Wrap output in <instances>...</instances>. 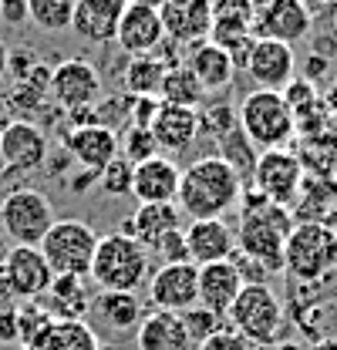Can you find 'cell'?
Wrapping results in <instances>:
<instances>
[{
  "mask_svg": "<svg viewBox=\"0 0 337 350\" xmlns=\"http://www.w3.org/2000/svg\"><path fill=\"white\" fill-rule=\"evenodd\" d=\"M162 41H166V27H162L159 10L142 7V3H128L122 21H118V31H115V44L128 57H138V54H152L155 47H162Z\"/></svg>",
  "mask_w": 337,
  "mask_h": 350,
  "instance_id": "obj_19",
  "label": "cell"
},
{
  "mask_svg": "<svg viewBox=\"0 0 337 350\" xmlns=\"http://www.w3.org/2000/svg\"><path fill=\"white\" fill-rule=\"evenodd\" d=\"M149 300L155 310L182 313L199 304V266L196 262H166L149 273Z\"/></svg>",
  "mask_w": 337,
  "mask_h": 350,
  "instance_id": "obj_13",
  "label": "cell"
},
{
  "mask_svg": "<svg viewBox=\"0 0 337 350\" xmlns=\"http://www.w3.org/2000/svg\"><path fill=\"white\" fill-rule=\"evenodd\" d=\"M196 350H256V347H253L243 334H236L233 327H223V330H216L212 337H206Z\"/></svg>",
  "mask_w": 337,
  "mask_h": 350,
  "instance_id": "obj_38",
  "label": "cell"
},
{
  "mask_svg": "<svg viewBox=\"0 0 337 350\" xmlns=\"http://www.w3.org/2000/svg\"><path fill=\"white\" fill-rule=\"evenodd\" d=\"M284 98H287V105L294 108L297 122L310 111V108H317V88L314 81H307V78H294V81H287V88L280 91Z\"/></svg>",
  "mask_w": 337,
  "mask_h": 350,
  "instance_id": "obj_36",
  "label": "cell"
},
{
  "mask_svg": "<svg viewBox=\"0 0 337 350\" xmlns=\"http://www.w3.org/2000/svg\"><path fill=\"white\" fill-rule=\"evenodd\" d=\"M186 246H189V260L196 266L233 260V253H236V229L226 219H192L186 226Z\"/></svg>",
  "mask_w": 337,
  "mask_h": 350,
  "instance_id": "obj_21",
  "label": "cell"
},
{
  "mask_svg": "<svg viewBox=\"0 0 337 350\" xmlns=\"http://www.w3.org/2000/svg\"><path fill=\"white\" fill-rule=\"evenodd\" d=\"M132 172H135V165L118 155L115 162H108V165L98 172V185H101L108 196H132Z\"/></svg>",
  "mask_w": 337,
  "mask_h": 350,
  "instance_id": "obj_35",
  "label": "cell"
},
{
  "mask_svg": "<svg viewBox=\"0 0 337 350\" xmlns=\"http://www.w3.org/2000/svg\"><path fill=\"white\" fill-rule=\"evenodd\" d=\"M186 68L196 75V81L203 85V91H223V88L233 81L236 68H233V57L226 47H219L216 41H196L189 44V57H186Z\"/></svg>",
  "mask_w": 337,
  "mask_h": 350,
  "instance_id": "obj_26",
  "label": "cell"
},
{
  "mask_svg": "<svg viewBox=\"0 0 337 350\" xmlns=\"http://www.w3.org/2000/svg\"><path fill=\"white\" fill-rule=\"evenodd\" d=\"M179 178L182 169L162 155H149L145 162H135V172H132V196L138 202H175L179 196Z\"/></svg>",
  "mask_w": 337,
  "mask_h": 350,
  "instance_id": "obj_20",
  "label": "cell"
},
{
  "mask_svg": "<svg viewBox=\"0 0 337 350\" xmlns=\"http://www.w3.org/2000/svg\"><path fill=\"white\" fill-rule=\"evenodd\" d=\"M128 0H75L71 31L88 44H112Z\"/></svg>",
  "mask_w": 337,
  "mask_h": 350,
  "instance_id": "obj_22",
  "label": "cell"
},
{
  "mask_svg": "<svg viewBox=\"0 0 337 350\" xmlns=\"http://www.w3.org/2000/svg\"><path fill=\"white\" fill-rule=\"evenodd\" d=\"M247 276L240 273V266L233 260H219L199 266V306H206L212 313L226 317L233 300L240 297Z\"/></svg>",
  "mask_w": 337,
  "mask_h": 350,
  "instance_id": "obj_23",
  "label": "cell"
},
{
  "mask_svg": "<svg viewBox=\"0 0 337 350\" xmlns=\"http://www.w3.org/2000/svg\"><path fill=\"white\" fill-rule=\"evenodd\" d=\"M128 3H142V7H155V10L162 7V0H128Z\"/></svg>",
  "mask_w": 337,
  "mask_h": 350,
  "instance_id": "obj_44",
  "label": "cell"
},
{
  "mask_svg": "<svg viewBox=\"0 0 337 350\" xmlns=\"http://www.w3.org/2000/svg\"><path fill=\"white\" fill-rule=\"evenodd\" d=\"M68 115L91 108L101 98V71L84 61V57H68L58 68H51V91H47Z\"/></svg>",
  "mask_w": 337,
  "mask_h": 350,
  "instance_id": "obj_12",
  "label": "cell"
},
{
  "mask_svg": "<svg viewBox=\"0 0 337 350\" xmlns=\"http://www.w3.org/2000/svg\"><path fill=\"white\" fill-rule=\"evenodd\" d=\"M0 162L7 172L27 175L47 162V135L27 118H14L0 135Z\"/></svg>",
  "mask_w": 337,
  "mask_h": 350,
  "instance_id": "obj_14",
  "label": "cell"
},
{
  "mask_svg": "<svg viewBox=\"0 0 337 350\" xmlns=\"http://www.w3.org/2000/svg\"><path fill=\"white\" fill-rule=\"evenodd\" d=\"M91 310L98 313V320L112 330H132L142 323V300L128 290H101L95 300H91Z\"/></svg>",
  "mask_w": 337,
  "mask_h": 350,
  "instance_id": "obj_28",
  "label": "cell"
},
{
  "mask_svg": "<svg viewBox=\"0 0 337 350\" xmlns=\"http://www.w3.org/2000/svg\"><path fill=\"white\" fill-rule=\"evenodd\" d=\"M54 283V269L47 266L38 246H10L0 262V286L17 300H41Z\"/></svg>",
  "mask_w": 337,
  "mask_h": 350,
  "instance_id": "obj_10",
  "label": "cell"
},
{
  "mask_svg": "<svg viewBox=\"0 0 337 350\" xmlns=\"http://www.w3.org/2000/svg\"><path fill=\"white\" fill-rule=\"evenodd\" d=\"M182 323H186V334H189L192 350H196L206 337H212L216 330L226 327V317H219V313H212V310L196 304V306H189V310H182Z\"/></svg>",
  "mask_w": 337,
  "mask_h": 350,
  "instance_id": "obj_33",
  "label": "cell"
},
{
  "mask_svg": "<svg viewBox=\"0 0 337 350\" xmlns=\"http://www.w3.org/2000/svg\"><path fill=\"white\" fill-rule=\"evenodd\" d=\"M297 222L290 209L260 199V206H247L236 226V256L243 262H256L266 273H284V246Z\"/></svg>",
  "mask_w": 337,
  "mask_h": 350,
  "instance_id": "obj_2",
  "label": "cell"
},
{
  "mask_svg": "<svg viewBox=\"0 0 337 350\" xmlns=\"http://www.w3.org/2000/svg\"><path fill=\"white\" fill-rule=\"evenodd\" d=\"M303 162L287 148H266L253 165V192L273 206L290 209L303 192Z\"/></svg>",
  "mask_w": 337,
  "mask_h": 350,
  "instance_id": "obj_9",
  "label": "cell"
},
{
  "mask_svg": "<svg viewBox=\"0 0 337 350\" xmlns=\"http://www.w3.org/2000/svg\"><path fill=\"white\" fill-rule=\"evenodd\" d=\"M27 350H101V340L88 320L51 317L41 330L27 337Z\"/></svg>",
  "mask_w": 337,
  "mask_h": 350,
  "instance_id": "obj_24",
  "label": "cell"
},
{
  "mask_svg": "<svg viewBox=\"0 0 337 350\" xmlns=\"http://www.w3.org/2000/svg\"><path fill=\"white\" fill-rule=\"evenodd\" d=\"M64 152L75 159L78 169L98 175L108 162L118 159V131L112 125H75L64 135Z\"/></svg>",
  "mask_w": 337,
  "mask_h": 350,
  "instance_id": "obj_16",
  "label": "cell"
},
{
  "mask_svg": "<svg viewBox=\"0 0 337 350\" xmlns=\"http://www.w3.org/2000/svg\"><path fill=\"white\" fill-rule=\"evenodd\" d=\"M7 57H10V47H7V44L0 41V81L7 78Z\"/></svg>",
  "mask_w": 337,
  "mask_h": 350,
  "instance_id": "obj_43",
  "label": "cell"
},
{
  "mask_svg": "<svg viewBox=\"0 0 337 350\" xmlns=\"http://www.w3.org/2000/svg\"><path fill=\"white\" fill-rule=\"evenodd\" d=\"M314 27V10L307 0H260L253 14V34L266 41H284L294 47Z\"/></svg>",
  "mask_w": 337,
  "mask_h": 350,
  "instance_id": "obj_11",
  "label": "cell"
},
{
  "mask_svg": "<svg viewBox=\"0 0 337 350\" xmlns=\"http://www.w3.org/2000/svg\"><path fill=\"white\" fill-rule=\"evenodd\" d=\"M10 122H14V118H10V101L0 98V135H3V129H7Z\"/></svg>",
  "mask_w": 337,
  "mask_h": 350,
  "instance_id": "obj_42",
  "label": "cell"
},
{
  "mask_svg": "<svg viewBox=\"0 0 337 350\" xmlns=\"http://www.w3.org/2000/svg\"><path fill=\"white\" fill-rule=\"evenodd\" d=\"M7 250H10V246H0V262H3V256H7Z\"/></svg>",
  "mask_w": 337,
  "mask_h": 350,
  "instance_id": "obj_45",
  "label": "cell"
},
{
  "mask_svg": "<svg viewBox=\"0 0 337 350\" xmlns=\"http://www.w3.org/2000/svg\"><path fill=\"white\" fill-rule=\"evenodd\" d=\"M0 21L7 27H24L27 24V0H0Z\"/></svg>",
  "mask_w": 337,
  "mask_h": 350,
  "instance_id": "obj_41",
  "label": "cell"
},
{
  "mask_svg": "<svg viewBox=\"0 0 337 350\" xmlns=\"http://www.w3.org/2000/svg\"><path fill=\"white\" fill-rule=\"evenodd\" d=\"M152 138H155V148L162 155H182L192 148V142L199 138V111L196 108H186V105H168L162 101L155 118H152Z\"/></svg>",
  "mask_w": 337,
  "mask_h": 350,
  "instance_id": "obj_17",
  "label": "cell"
},
{
  "mask_svg": "<svg viewBox=\"0 0 337 350\" xmlns=\"http://www.w3.org/2000/svg\"><path fill=\"white\" fill-rule=\"evenodd\" d=\"M84 276H54L51 290L44 293L47 306H51V317H61V320H84V313L91 310V300L84 293Z\"/></svg>",
  "mask_w": 337,
  "mask_h": 350,
  "instance_id": "obj_29",
  "label": "cell"
},
{
  "mask_svg": "<svg viewBox=\"0 0 337 350\" xmlns=\"http://www.w3.org/2000/svg\"><path fill=\"white\" fill-rule=\"evenodd\" d=\"M159 98L168 101V105H186V108H199L206 91L196 81V75L179 64V68H166V78H162V88H159Z\"/></svg>",
  "mask_w": 337,
  "mask_h": 350,
  "instance_id": "obj_31",
  "label": "cell"
},
{
  "mask_svg": "<svg viewBox=\"0 0 337 350\" xmlns=\"http://www.w3.org/2000/svg\"><path fill=\"white\" fill-rule=\"evenodd\" d=\"M149 253L159 256V266H166V262H192L189 260V246H186V229H182V226L166 232Z\"/></svg>",
  "mask_w": 337,
  "mask_h": 350,
  "instance_id": "obj_37",
  "label": "cell"
},
{
  "mask_svg": "<svg viewBox=\"0 0 337 350\" xmlns=\"http://www.w3.org/2000/svg\"><path fill=\"white\" fill-rule=\"evenodd\" d=\"M159 105H162V98H152V94L135 98V108H132V125L149 129V125H152V118H155V111H159Z\"/></svg>",
  "mask_w": 337,
  "mask_h": 350,
  "instance_id": "obj_40",
  "label": "cell"
},
{
  "mask_svg": "<svg viewBox=\"0 0 337 350\" xmlns=\"http://www.w3.org/2000/svg\"><path fill=\"white\" fill-rule=\"evenodd\" d=\"M243 71L250 75V81L256 88H266V91H284V88H287V81H294V71H297L294 47H290V44H284V41H266V38H256Z\"/></svg>",
  "mask_w": 337,
  "mask_h": 350,
  "instance_id": "obj_15",
  "label": "cell"
},
{
  "mask_svg": "<svg viewBox=\"0 0 337 350\" xmlns=\"http://www.w3.org/2000/svg\"><path fill=\"white\" fill-rule=\"evenodd\" d=\"M240 196L243 178L236 169L223 155H199L182 169L175 206L189 219H223L233 206H240Z\"/></svg>",
  "mask_w": 337,
  "mask_h": 350,
  "instance_id": "obj_1",
  "label": "cell"
},
{
  "mask_svg": "<svg viewBox=\"0 0 337 350\" xmlns=\"http://www.w3.org/2000/svg\"><path fill=\"white\" fill-rule=\"evenodd\" d=\"M75 21V0H27V24L47 34L71 31Z\"/></svg>",
  "mask_w": 337,
  "mask_h": 350,
  "instance_id": "obj_32",
  "label": "cell"
},
{
  "mask_svg": "<svg viewBox=\"0 0 337 350\" xmlns=\"http://www.w3.org/2000/svg\"><path fill=\"white\" fill-rule=\"evenodd\" d=\"M54 222V206L38 189H10L0 199V229L14 246H41Z\"/></svg>",
  "mask_w": 337,
  "mask_h": 350,
  "instance_id": "obj_8",
  "label": "cell"
},
{
  "mask_svg": "<svg viewBox=\"0 0 337 350\" xmlns=\"http://www.w3.org/2000/svg\"><path fill=\"white\" fill-rule=\"evenodd\" d=\"M149 269H152V253L138 239H132L118 229V232L98 236V250H95L88 280L101 290L135 293L142 283H149Z\"/></svg>",
  "mask_w": 337,
  "mask_h": 350,
  "instance_id": "obj_3",
  "label": "cell"
},
{
  "mask_svg": "<svg viewBox=\"0 0 337 350\" xmlns=\"http://www.w3.org/2000/svg\"><path fill=\"white\" fill-rule=\"evenodd\" d=\"M337 269V232L324 222L300 219L284 246V273L300 283H317Z\"/></svg>",
  "mask_w": 337,
  "mask_h": 350,
  "instance_id": "obj_5",
  "label": "cell"
},
{
  "mask_svg": "<svg viewBox=\"0 0 337 350\" xmlns=\"http://www.w3.org/2000/svg\"><path fill=\"white\" fill-rule=\"evenodd\" d=\"M166 61H159L155 54H138V57H128L125 64V75H122V81H125V91L132 98H145V94H152V98H159V88H162V78H166Z\"/></svg>",
  "mask_w": 337,
  "mask_h": 350,
  "instance_id": "obj_30",
  "label": "cell"
},
{
  "mask_svg": "<svg viewBox=\"0 0 337 350\" xmlns=\"http://www.w3.org/2000/svg\"><path fill=\"white\" fill-rule=\"evenodd\" d=\"M236 125L253 142L256 152L287 148V142L297 138L294 108L287 105L280 91H266V88H253L250 94H243L236 108Z\"/></svg>",
  "mask_w": 337,
  "mask_h": 350,
  "instance_id": "obj_4",
  "label": "cell"
},
{
  "mask_svg": "<svg viewBox=\"0 0 337 350\" xmlns=\"http://www.w3.org/2000/svg\"><path fill=\"white\" fill-rule=\"evenodd\" d=\"M54 276H88L98 250V232L82 219H58L38 246Z\"/></svg>",
  "mask_w": 337,
  "mask_h": 350,
  "instance_id": "obj_7",
  "label": "cell"
},
{
  "mask_svg": "<svg viewBox=\"0 0 337 350\" xmlns=\"http://www.w3.org/2000/svg\"><path fill=\"white\" fill-rule=\"evenodd\" d=\"M226 323H233V330L243 334L253 347H270L284 337L287 313L280 297L266 283H243L240 297L226 313Z\"/></svg>",
  "mask_w": 337,
  "mask_h": 350,
  "instance_id": "obj_6",
  "label": "cell"
},
{
  "mask_svg": "<svg viewBox=\"0 0 337 350\" xmlns=\"http://www.w3.org/2000/svg\"><path fill=\"white\" fill-rule=\"evenodd\" d=\"M159 148H155V138H152V131L149 129H138V125H128L122 135H118V155L128 159L132 165L135 162H145L149 155H155Z\"/></svg>",
  "mask_w": 337,
  "mask_h": 350,
  "instance_id": "obj_34",
  "label": "cell"
},
{
  "mask_svg": "<svg viewBox=\"0 0 337 350\" xmlns=\"http://www.w3.org/2000/svg\"><path fill=\"white\" fill-rule=\"evenodd\" d=\"M159 17H162V27H166V41H206L212 31V0H162Z\"/></svg>",
  "mask_w": 337,
  "mask_h": 350,
  "instance_id": "obj_18",
  "label": "cell"
},
{
  "mask_svg": "<svg viewBox=\"0 0 337 350\" xmlns=\"http://www.w3.org/2000/svg\"><path fill=\"white\" fill-rule=\"evenodd\" d=\"M172 229H179V206L175 202H138V209L122 226V232L138 239L145 250H152Z\"/></svg>",
  "mask_w": 337,
  "mask_h": 350,
  "instance_id": "obj_27",
  "label": "cell"
},
{
  "mask_svg": "<svg viewBox=\"0 0 337 350\" xmlns=\"http://www.w3.org/2000/svg\"><path fill=\"white\" fill-rule=\"evenodd\" d=\"M135 344L138 350H192L182 313H172V310L145 313L142 323L135 327Z\"/></svg>",
  "mask_w": 337,
  "mask_h": 350,
  "instance_id": "obj_25",
  "label": "cell"
},
{
  "mask_svg": "<svg viewBox=\"0 0 337 350\" xmlns=\"http://www.w3.org/2000/svg\"><path fill=\"white\" fill-rule=\"evenodd\" d=\"M34 68H38L34 51H27V47H14V51H10V57H7V75H14L17 81H24Z\"/></svg>",
  "mask_w": 337,
  "mask_h": 350,
  "instance_id": "obj_39",
  "label": "cell"
}]
</instances>
